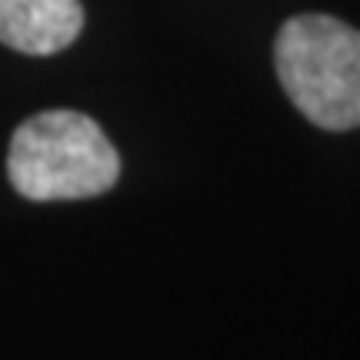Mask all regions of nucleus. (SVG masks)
I'll return each mask as SVG.
<instances>
[{"mask_svg":"<svg viewBox=\"0 0 360 360\" xmlns=\"http://www.w3.org/2000/svg\"><path fill=\"white\" fill-rule=\"evenodd\" d=\"M7 177L27 200H87L120 177V157L97 120L80 110H44L13 130Z\"/></svg>","mask_w":360,"mask_h":360,"instance_id":"f257e3e1","label":"nucleus"},{"mask_svg":"<svg viewBox=\"0 0 360 360\" xmlns=\"http://www.w3.org/2000/svg\"><path fill=\"white\" fill-rule=\"evenodd\" d=\"M283 94L323 130L360 127V30L330 13H297L277 34Z\"/></svg>","mask_w":360,"mask_h":360,"instance_id":"f03ea898","label":"nucleus"},{"mask_svg":"<svg viewBox=\"0 0 360 360\" xmlns=\"http://www.w3.org/2000/svg\"><path fill=\"white\" fill-rule=\"evenodd\" d=\"M84 30L80 0H0V44L27 57H51Z\"/></svg>","mask_w":360,"mask_h":360,"instance_id":"7ed1b4c3","label":"nucleus"}]
</instances>
